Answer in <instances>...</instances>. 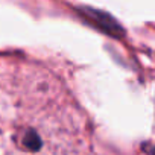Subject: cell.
I'll return each instance as SVG.
<instances>
[{"instance_id": "obj_1", "label": "cell", "mask_w": 155, "mask_h": 155, "mask_svg": "<svg viewBox=\"0 0 155 155\" xmlns=\"http://www.w3.org/2000/svg\"><path fill=\"white\" fill-rule=\"evenodd\" d=\"M0 155H93L84 108L41 62L0 59Z\"/></svg>"}]
</instances>
